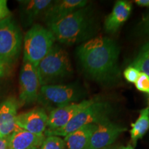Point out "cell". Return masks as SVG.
I'll list each match as a JSON object with an SVG mask.
<instances>
[{
  "mask_svg": "<svg viewBox=\"0 0 149 149\" xmlns=\"http://www.w3.org/2000/svg\"><path fill=\"white\" fill-rule=\"evenodd\" d=\"M120 49L116 42L107 37H95L83 42L77 50L80 66L90 79L104 84L120 79Z\"/></svg>",
  "mask_w": 149,
  "mask_h": 149,
  "instance_id": "6da1fadb",
  "label": "cell"
},
{
  "mask_svg": "<svg viewBox=\"0 0 149 149\" xmlns=\"http://www.w3.org/2000/svg\"><path fill=\"white\" fill-rule=\"evenodd\" d=\"M47 26L61 44L72 45L86 42L93 35L95 28L92 8L86 5Z\"/></svg>",
  "mask_w": 149,
  "mask_h": 149,
  "instance_id": "7a4b0ae2",
  "label": "cell"
},
{
  "mask_svg": "<svg viewBox=\"0 0 149 149\" xmlns=\"http://www.w3.org/2000/svg\"><path fill=\"white\" fill-rule=\"evenodd\" d=\"M36 69L41 86L64 81L73 73L68 53L55 44L39 63Z\"/></svg>",
  "mask_w": 149,
  "mask_h": 149,
  "instance_id": "3957f363",
  "label": "cell"
},
{
  "mask_svg": "<svg viewBox=\"0 0 149 149\" xmlns=\"http://www.w3.org/2000/svg\"><path fill=\"white\" fill-rule=\"evenodd\" d=\"M111 105L109 102L95 99L94 102L88 107L79 112L64 127L55 130H46L45 136H64L69 135L72 132L88 124H97L109 120L112 113Z\"/></svg>",
  "mask_w": 149,
  "mask_h": 149,
  "instance_id": "277c9868",
  "label": "cell"
},
{
  "mask_svg": "<svg viewBox=\"0 0 149 149\" xmlns=\"http://www.w3.org/2000/svg\"><path fill=\"white\" fill-rule=\"evenodd\" d=\"M55 40L49 29L39 24H33L24 38V62L37 67L53 48Z\"/></svg>",
  "mask_w": 149,
  "mask_h": 149,
  "instance_id": "5b68a950",
  "label": "cell"
},
{
  "mask_svg": "<svg viewBox=\"0 0 149 149\" xmlns=\"http://www.w3.org/2000/svg\"><path fill=\"white\" fill-rule=\"evenodd\" d=\"M85 91L75 84H51L41 86L37 102L52 110L77 103L84 97Z\"/></svg>",
  "mask_w": 149,
  "mask_h": 149,
  "instance_id": "8992f818",
  "label": "cell"
},
{
  "mask_svg": "<svg viewBox=\"0 0 149 149\" xmlns=\"http://www.w3.org/2000/svg\"><path fill=\"white\" fill-rule=\"evenodd\" d=\"M22 35L11 17L0 22V61L10 66L22 50Z\"/></svg>",
  "mask_w": 149,
  "mask_h": 149,
  "instance_id": "52a82bcc",
  "label": "cell"
},
{
  "mask_svg": "<svg viewBox=\"0 0 149 149\" xmlns=\"http://www.w3.org/2000/svg\"><path fill=\"white\" fill-rule=\"evenodd\" d=\"M41 88L36 67L24 62L19 74V104H31L37 101Z\"/></svg>",
  "mask_w": 149,
  "mask_h": 149,
  "instance_id": "ba28073f",
  "label": "cell"
},
{
  "mask_svg": "<svg viewBox=\"0 0 149 149\" xmlns=\"http://www.w3.org/2000/svg\"><path fill=\"white\" fill-rule=\"evenodd\" d=\"M126 128L107 120L96 124L87 149H104L111 146Z\"/></svg>",
  "mask_w": 149,
  "mask_h": 149,
  "instance_id": "9c48e42d",
  "label": "cell"
},
{
  "mask_svg": "<svg viewBox=\"0 0 149 149\" xmlns=\"http://www.w3.org/2000/svg\"><path fill=\"white\" fill-rule=\"evenodd\" d=\"M94 100L95 99L84 100L52 110L48 115V128L46 130H55L64 127L76 115L91 105Z\"/></svg>",
  "mask_w": 149,
  "mask_h": 149,
  "instance_id": "30bf717a",
  "label": "cell"
},
{
  "mask_svg": "<svg viewBox=\"0 0 149 149\" xmlns=\"http://www.w3.org/2000/svg\"><path fill=\"white\" fill-rule=\"evenodd\" d=\"M47 122L48 115L42 108H36L17 115L15 120L18 128L36 135H44Z\"/></svg>",
  "mask_w": 149,
  "mask_h": 149,
  "instance_id": "8fae6325",
  "label": "cell"
},
{
  "mask_svg": "<svg viewBox=\"0 0 149 149\" xmlns=\"http://www.w3.org/2000/svg\"><path fill=\"white\" fill-rule=\"evenodd\" d=\"M88 4L84 0H60L53 1L43 16L46 24L59 21Z\"/></svg>",
  "mask_w": 149,
  "mask_h": 149,
  "instance_id": "7c38bea8",
  "label": "cell"
},
{
  "mask_svg": "<svg viewBox=\"0 0 149 149\" xmlns=\"http://www.w3.org/2000/svg\"><path fill=\"white\" fill-rule=\"evenodd\" d=\"M19 102L15 97H9L0 104V137L10 136L17 128L15 120Z\"/></svg>",
  "mask_w": 149,
  "mask_h": 149,
  "instance_id": "4fadbf2b",
  "label": "cell"
},
{
  "mask_svg": "<svg viewBox=\"0 0 149 149\" xmlns=\"http://www.w3.org/2000/svg\"><path fill=\"white\" fill-rule=\"evenodd\" d=\"M132 10V4L129 1L119 0L115 2L112 12L106 17L104 29L107 33H114L126 22Z\"/></svg>",
  "mask_w": 149,
  "mask_h": 149,
  "instance_id": "5bb4252c",
  "label": "cell"
},
{
  "mask_svg": "<svg viewBox=\"0 0 149 149\" xmlns=\"http://www.w3.org/2000/svg\"><path fill=\"white\" fill-rule=\"evenodd\" d=\"M22 22L25 26H33L35 21L44 16L53 1L51 0H28L20 1Z\"/></svg>",
  "mask_w": 149,
  "mask_h": 149,
  "instance_id": "9a60e30c",
  "label": "cell"
},
{
  "mask_svg": "<svg viewBox=\"0 0 149 149\" xmlns=\"http://www.w3.org/2000/svg\"><path fill=\"white\" fill-rule=\"evenodd\" d=\"M45 137L18 128L10 135L8 149H38Z\"/></svg>",
  "mask_w": 149,
  "mask_h": 149,
  "instance_id": "2e32d148",
  "label": "cell"
},
{
  "mask_svg": "<svg viewBox=\"0 0 149 149\" xmlns=\"http://www.w3.org/2000/svg\"><path fill=\"white\" fill-rule=\"evenodd\" d=\"M96 124H88L64 137L65 149H87Z\"/></svg>",
  "mask_w": 149,
  "mask_h": 149,
  "instance_id": "e0dca14e",
  "label": "cell"
},
{
  "mask_svg": "<svg viewBox=\"0 0 149 149\" xmlns=\"http://www.w3.org/2000/svg\"><path fill=\"white\" fill-rule=\"evenodd\" d=\"M149 129V107L144 108L139 112L138 118L131 124L130 130V139L134 146L137 141L144 137Z\"/></svg>",
  "mask_w": 149,
  "mask_h": 149,
  "instance_id": "ac0fdd59",
  "label": "cell"
},
{
  "mask_svg": "<svg viewBox=\"0 0 149 149\" xmlns=\"http://www.w3.org/2000/svg\"><path fill=\"white\" fill-rule=\"evenodd\" d=\"M130 66L149 75V41L141 46Z\"/></svg>",
  "mask_w": 149,
  "mask_h": 149,
  "instance_id": "d6986e66",
  "label": "cell"
},
{
  "mask_svg": "<svg viewBox=\"0 0 149 149\" xmlns=\"http://www.w3.org/2000/svg\"><path fill=\"white\" fill-rule=\"evenodd\" d=\"M40 149H65V143L60 137L48 136L45 137Z\"/></svg>",
  "mask_w": 149,
  "mask_h": 149,
  "instance_id": "ffe728a7",
  "label": "cell"
},
{
  "mask_svg": "<svg viewBox=\"0 0 149 149\" xmlns=\"http://www.w3.org/2000/svg\"><path fill=\"white\" fill-rule=\"evenodd\" d=\"M137 33L139 36L149 37V10L143 15L137 25Z\"/></svg>",
  "mask_w": 149,
  "mask_h": 149,
  "instance_id": "44dd1931",
  "label": "cell"
},
{
  "mask_svg": "<svg viewBox=\"0 0 149 149\" xmlns=\"http://www.w3.org/2000/svg\"><path fill=\"white\" fill-rule=\"evenodd\" d=\"M135 84L137 90L149 95V75L148 74L144 72H140Z\"/></svg>",
  "mask_w": 149,
  "mask_h": 149,
  "instance_id": "7402d4cb",
  "label": "cell"
},
{
  "mask_svg": "<svg viewBox=\"0 0 149 149\" xmlns=\"http://www.w3.org/2000/svg\"><path fill=\"white\" fill-rule=\"evenodd\" d=\"M140 72H141L137 70V68L130 66L124 70V77L128 82L135 84L137 79H138Z\"/></svg>",
  "mask_w": 149,
  "mask_h": 149,
  "instance_id": "603a6c76",
  "label": "cell"
},
{
  "mask_svg": "<svg viewBox=\"0 0 149 149\" xmlns=\"http://www.w3.org/2000/svg\"><path fill=\"white\" fill-rule=\"evenodd\" d=\"M10 14L6 0H0V22L10 17Z\"/></svg>",
  "mask_w": 149,
  "mask_h": 149,
  "instance_id": "cb8c5ba5",
  "label": "cell"
},
{
  "mask_svg": "<svg viewBox=\"0 0 149 149\" xmlns=\"http://www.w3.org/2000/svg\"><path fill=\"white\" fill-rule=\"evenodd\" d=\"M10 66L0 61V77H3L9 73Z\"/></svg>",
  "mask_w": 149,
  "mask_h": 149,
  "instance_id": "d4e9b609",
  "label": "cell"
},
{
  "mask_svg": "<svg viewBox=\"0 0 149 149\" xmlns=\"http://www.w3.org/2000/svg\"><path fill=\"white\" fill-rule=\"evenodd\" d=\"M10 136L6 137H0V149H8Z\"/></svg>",
  "mask_w": 149,
  "mask_h": 149,
  "instance_id": "484cf974",
  "label": "cell"
},
{
  "mask_svg": "<svg viewBox=\"0 0 149 149\" xmlns=\"http://www.w3.org/2000/svg\"><path fill=\"white\" fill-rule=\"evenodd\" d=\"M135 2L136 4L140 6L149 7V0H136Z\"/></svg>",
  "mask_w": 149,
  "mask_h": 149,
  "instance_id": "4316f807",
  "label": "cell"
},
{
  "mask_svg": "<svg viewBox=\"0 0 149 149\" xmlns=\"http://www.w3.org/2000/svg\"><path fill=\"white\" fill-rule=\"evenodd\" d=\"M120 149H134V148L131 144H128L127 146H122L121 148H120Z\"/></svg>",
  "mask_w": 149,
  "mask_h": 149,
  "instance_id": "83f0119b",
  "label": "cell"
},
{
  "mask_svg": "<svg viewBox=\"0 0 149 149\" xmlns=\"http://www.w3.org/2000/svg\"><path fill=\"white\" fill-rule=\"evenodd\" d=\"M104 149H120V148L117 146H109L107 147V148H105Z\"/></svg>",
  "mask_w": 149,
  "mask_h": 149,
  "instance_id": "f1b7e54d",
  "label": "cell"
},
{
  "mask_svg": "<svg viewBox=\"0 0 149 149\" xmlns=\"http://www.w3.org/2000/svg\"><path fill=\"white\" fill-rule=\"evenodd\" d=\"M148 104H149V95H148Z\"/></svg>",
  "mask_w": 149,
  "mask_h": 149,
  "instance_id": "f546056e",
  "label": "cell"
},
{
  "mask_svg": "<svg viewBox=\"0 0 149 149\" xmlns=\"http://www.w3.org/2000/svg\"></svg>",
  "mask_w": 149,
  "mask_h": 149,
  "instance_id": "4dcf8cb0",
  "label": "cell"
}]
</instances>
